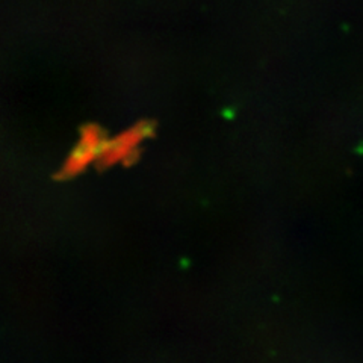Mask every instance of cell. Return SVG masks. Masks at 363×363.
Masks as SVG:
<instances>
[{"label":"cell","instance_id":"cell-1","mask_svg":"<svg viewBox=\"0 0 363 363\" xmlns=\"http://www.w3.org/2000/svg\"><path fill=\"white\" fill-rule=\"evenodd\" d=\"M153 124L149 121H140L135 126L123 130L117 136L106 140L101 149L99 162L104 167H112L123 162H129L138 155L143 143L152 136Z\"/></svg>","mask_w":363,"mask_h":363},{"label":"cell","instance_id":"cell-2","mask_svg":"<svg viewBox=\"0 0 363 363\" xmlns=\"http://www.w3.org/2000/svg\"><path fill=\"white\" fill-rule=\"evenodd\" d=\"M106 136L96 124H88L82 129L81 138L72 153L68 155L65 162L61 168V177L68 179L81 174L86 167H89L94 161H99L101 149L106 143Z\"/></svg>","mask_w":363,"mask_h":363}]
</instances>
